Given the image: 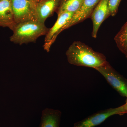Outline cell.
I'll return each mask as SVG.
<instances>
[{"label":"cell","instance_id":"1","mask_svg":"<svg viewBox=\"0 0 127 127\" xmlns=\"http://www.w3.org/2000/svg\"><path fill=\"white\" fill-rule=\"evenodd\" d=\"M67 61L72 65L95 68L107 62L102 53L95 51L79 41L73 42L66 53Z\"/></svg>","mask_w":127,"mask_h":127},{"label":"cell","instance_id":"2","mask_svg":"<svg viewBox=\"0 0 127 127\" xmlns=\"http://www.w3.org/2000/svg\"><path fill=\"white\" fill-rule=\"evenodd\" d=\"M49 30L45 23L36 20L27 21L17 24L10 40L20 45L35 42L40 37L46 35Z\"/></svg>","mask_w":127,"mask_h":127},{"label":"cell","instance_id":"3","mask_svg":"<svg viewBox=\"0 0 127 127\" xmlns=\"http://www.w3.org/2000/svg\"><path fill=\"white\" fill-rule=\"evenodd\" d=\"M100 73L113 88L121 96L127 97V80L118 72L107 62L95 68Z\"/></svg>","mask_w":127,"mask_h":127},{"label":"cell","instance_id":"4","mask_svg":"<svg viewBox=\"0 0 127 127\" xmlns=\"http://www.w3.org/2000/svg\"><path fill=\"white\" fill-rule=\"evenodd\" d=\"M11 2L14 20L16 24L36 20V3L28 0H11Z\"/></svg>","mask_w":127,"mask_h":127},{"label":"cell","instance_id":"5","mask_svg":"<svg viewBox=\"0 0 127 127\" xmlns=\"http://www.w3.org/2000/svg\"><path fill=\"white\" fill-rule=\"evenodd\" d=\"M124 114L122 106L98 111L87 117L77 122L73 127H95L100 125L107 119L113 115Z\"/></svg>","mask_w":127,"mask_h":127},{"label":"cell","instance_id":"6","mask_svg":"<svg viewBox=\"0 0 127 127\" xmlns=\"http://www.w3.org/2000/svg\"><path fill=\"white\" fill-rule=\"evenodd\" d=\"M74 14L73 12H64L58 15L56 22L45 35L43 47L47 52L50 51L57 37L61 33L62 28L71 19Z\"/></svg>","mask_w":127,"mask_h":127},{"label":"cell","instance_id":"7","mask_svg":"<svg viewBox=\"0 0 127 127\" xmlns=\"http://www.w3.org/2000/svg\"><path fill=\"white\" fill-rule=\"evenodd\" d=\"M109 0H100L91 16L93 22L92 36L96 38L100 26L103 22L111 16L108 6Z\"/></svg>","mask_w":127,"mask_h":127},{"label":"cell","instance_id":"8","mask_svg":"<svg viewBox=\"0 0 127 127\" xmlns=\"http://www.w3.org/2000/svg\"><path fill=\"white\" fill-rule=\"evenodd\" d=\"M100 0H84L80 9L75 13L68 23L62 28L61 32L89 18L94 10Z\"/></svg>","mask_w":127,"mask_h":127},{"label":"cell","instance_id":"9","mask_svg":"<svg viewBox=\"0 0 127 127\" xmlns=\"http://www.w3.org/2000/svg\"><path fill=\"white\" fill-rule=\"evenodd\" d=\"M60 2L61 3V0H43L37 3L36 20L45 23L46 19L54 13Z\"/></svg>","mask_w":127,"mask_h":127},{"label":"cell","instance_id":"10","mask_svg":"<svg viewBox=\"0 0 127 127\" xmlns=\"http://www.w3.org/2000/svg\"><path fill=\"white\" fill-rule=\"evenodd\" d=\"M16 25L12 8L11 0H0V26L7 27L13 31Z\"/></svg>","mask_w":127,"mask_h":127},{"label":"cell","instance_id":"11","mask_svg":"<svg viewBox=\"0 0 127 127\" xmlns=\"http://www.w3.org/2000/svg\"><path fill=\"white\" fill-rule=\"evenodd\" d=\"M61 114L58 110L48 108L44 109L39 127H59Z\"/></svg>","mask_w":127,"mask_h":127},{"label":"cell","instance_id":"12","mask_svg":"<svg viewBox=\"0 0 127 127\" xmlns=\"http://www.w3.org/2000/svg\"><path fill=\"white\" fill-rule=\"evenodd\" d=\"M114 40L119 50L127 56V22L116 35Z\"/></svg>","mask_w":127,"mask_h":127},{"label":"cell","instance_id":"13","mask_svg":"<svg viewBox=\"0 0 127 127\" xmlns=\"http://www.w3.org/2000/svg\"><path fill=\"white\" fill-rule=\"evenodd\" d=\"M84 0H67L60 5L58 15L64 12L75 13L81 6Z\"/></svg>","mask_w":127,"mask_h":127},{"label":"cell","instance_id":"14","mask_svg":"<svg viewBox=\"0 0 127 127\" xmlns=\"http://www.w3.org/2000/svg\"><path fill=\"white\" fill-rule=\"evenodd\" d=\"M121 0H109L108 6L111 16H114L117 14Z\"/></svg>","mask_w":127,"mask_h":127},{"label":"cell","instance_id":"15","mask_svg":"<svg viewBox=\"0 0 127 127\" xmlns=\"http://www.w3.org/2000/svg\"><path fill=\"white\" fill-rule=\"evenodd\" d=\"M122 106L124 114L125 113H127V99L125 101V103L123 105H122Z\"/></svg>","mask_w":127,"mask_h":127},{"label":"cell","instance_id":"16","mask_svg":"<svg viewBox=\"0 0 127 127\" xmlns=\"http://www.w3.org/2000/svg\"><path fill=\"white\" fill-rule=\"evenodd\" d=\"M28 0L30 1H32V2H35V3H36V2H35V1L36 0Z\"/></svg>","mask_w":127,"mask_h":127},{"label":"cell","instance_id":"17","mask_svg":"<svg viewBox=\"0 0 127 127\" xmlns=\"http://www.w3.org/2000/svg\"><path fill=\"white\" fill-rule=\"evenodd\" d=\"M66 0H61V5L62 3H63V2H65V1Z\"/></svg>","mask_w":127,"mask_h":127},{"label":"cell","instance_id":"18","mask_svg":"<svg viewBox=\"0 0 127 127\" xmlns=\"http://www.w3.org/2000/svg\"><path fill=\"white\" fill-rule=\"evenodd\" d=\"M126 57L127 58V56H126Z\"/></svg>","mask_w":127,"mask_h":127},{"label":"cell","instance_id":"19","mask_svg":"<svg viewBox=\"0 0 127 127\" xmlns=\"http://www.w3.org/2000/svg\"></svg>","mask_w":127,"mask_h":127}]
</instances>
